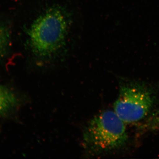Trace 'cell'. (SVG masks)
<instances>
[{
  "label": "cell",
  "instance_id": "5b68a950",
  "mask_svg": "<svg viewBox=\"0 0 159 159\" xmlns=\"http://www.w3.org/2000/svg\"><path fill=\"white\" fill-rule=\"evenodd\" d=\"M11 43L10 32L8 27L0 22V59L7 55Z\"/></svg>",
  "mask_w": 159,
  "mask_h": 159
},
{
  "label": "cell",
  "instance_id": "277c9868",
  "mask_svg": "<svg viewBox=\"0 0 159 159\" xmlns=\"http://www.w3.org/2000/svg\"><path fill=\"white\" fill-rule=\"evenodd\" d=\"M20 103V99L14 91L7 86L0 85V116L13 113Z\"/></svg>",
  "mask_w": 159,
  "mask_h": 159
},
{
  "label": "cell",
  "instance_id": "7a4b0ae2",
  "mask_svg": "<svg viewBox=\"0 0 159 159\" xmlns=\"http://www.w3.org/2000/svg\"><path fill=\"white\" fill-rule=\"evenodd\" d=\"M125 122L115 111H102L89 121L83 134L84 148L98 155L122 148L128 140Z\"/></svg>",
  "mask_w": 159,
  "mask_h": 159
},
{
  "label": "cell",
  "instance_id": "8992f818",
  "mask_svg": "<svg viewBox=\"0 0 159 159\" xmlns=\"http://www.w3.org/2000/svg\"><path fill=\"white\" fill-rule=\"evenodd\" d=\"M140 128L143 131L159 130V110L154 112Z\"/></svg>",
  "mask_w": 159,
  "mask_h": 159
},
{
  "label": "cell",
  "instance_id": "6da1fadb",
  "mask_svg": "<svg viewBox=\"0 0 159 159\" xmlns=\"http://www.w3.org/2000/svg\"><path fill=\"white\" fill-rule=\"evenodd\" d=\"M72 21L67 9L57 5L49 7L35 19L27 34L29 48L38 61H52L62 53Z\"/></svg>",
  "mask_w": 159,
  "mask_h": 159
},
{
  "label": "cell",
  "instance_id": "3957f363",
  "mask_svg": "<svg viewBox=\"0 0 159 159\" xmlns=\"http://www.w3.org/2000/svg\"><path fill=\"white\" fill-rule=\"evenodd\" d=\"M155 100L153 91L145 84L136 81L125 83L120 86L114 111L125 123L139 122L148 115Z\"/></svg>",
  "mask_w": 159,
  "mask_h": 159
}]
</instances>
